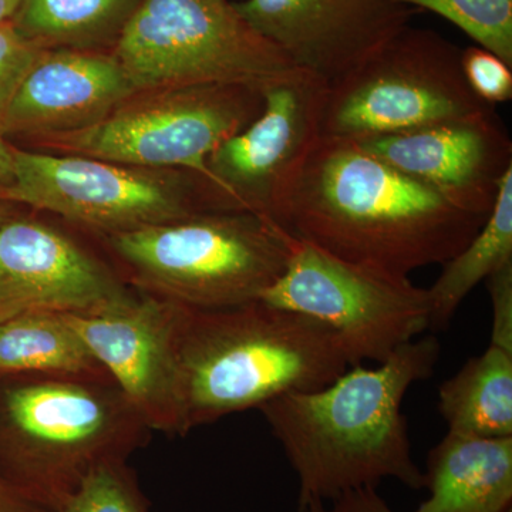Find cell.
I'll list each match as a JSON object with an SVG mask.
<instances>
[{"label":"cell","instance_id":"6da1fadb","mask_svg":"<svg viewBox=\"0 0 512 512\" xmlns=\"http://www.w3.org/2000/svg\"><path fill=\"white\" fill-rule=\"evenodd\" d=\"M487 218L457 208L352 141L320 137L275 222L346 261L393 274L444 265Z\"/></svg>","mask_w":512,"mask_h":512},{"label":"cell","instance_id":"7a4b0ae2","mask_svg":"<svg viewBox=\"0 0 512 512\" xmlns=\"http://www.w3.org/2000/svg\"><path fill=\"white\" fill-rule=\"evenodd\" d=\"M439 356L434 336L414 339L376 367L350 366L320 389L259 409L298 477L299 512L387 478L424 488L402 404L414 383L433 375Z\"/></svg>","mask_w":512,"mask_h":512},{"label":"cell","instance_id":"3957f363","mask_svg":"<svg viewBox=\"0 0 512 512\" xmlns=\"http://www.w3.org/2000/svg\"><path fill=\"white\" fill-rule=\"evenodd\" d=\"M177 367L184 437L284 394L320 389L350 362L338 336L318 320L255 301L221 309L181 306Z\"/></svg>","mask_w":512,"mask_h":512},{"label":"cell","instance_id":"277c9868","mask_svg":"<svg viewBox=\"0 0 512 512\" xmlns=\"http://www.w3.org/2000/svg\"><path fill=\"white\" fill-rule=\"evenodd\" d=\"M151 434L111 379L0 376V477L53 512L96 468L128 461Z\"/></svg>","mask_w":512,"mask_h":512},{"label":"cell","instance_id":"5b68a950","mask_svg":"<svg viewBox=\"0 0 512 512\" xmlns=\"http://www.w3.org/2000/svg\"><path fill=\"white\" fill-rule=\"evenodd\" d=\"M100 238L128 285L191 309L259 301L291 252V234L251 212H197Z\"/></svg>","mask_w":512,"mask_h":512},{"label":"cell","instance_id":"8992f818","mask_svg":"<svg viewBox=\"0 0 512 512\" xmlns=\"http://www.w3.org/2000/svg\"><path fill=\"white\" fill-rule=\"evenodd\" d=\"M113 57L137 92L192 86L262 92L295 69L231 0H141Z\"/></svg>","mask_w":512,"mask_h":512},{"label":"cell","instance_id":"52a82bcc","mask_svg":"<svg viewBox=\"0 0 512 512\" xmlns=\"http://www.w3.org/2000/svg\"><path fill=\"white\" fill-rule=\"evenodd\" d=\"M490 109L464 79L461 49L433 30L407 26L329 84L320 137L356 143Z\"/></svg>","mask_w":512,"mask_h":512},{"label":"cell","instance_id":"ba28073f","mask_svg":"<svg viewBox=\"0 0 512 512\" xmlns=\"http://www.w3.org/2000/svg\"><path fill=\"white\" fill-rule=\"evenodd\" d=\"M259 301L318 320L338 336L350 366L382 363L430 329L429 289L292 235L285 271Z\"/></svg>","mask_w":512,"mask_h":512},{"label":"cell","instance_id":"9c48e42d","mask_svg":"<svg viewBox=\"0 0 512 512\" xmlns=\"http://www.w3.org/2000/svg\"><path fill=\"white\" fill-rule=\"evenodd\" d=\"M261 90L238 86L168 87L137 92L96 126L49 138L77 156L133 167L180 170L211 183L207 161L256 119Z\"/></svg>","mask_w":512,"mask_h":512},{"label":"cell","instance_id":"30bf717a","mask_svg":"<svg viewBox=\"0 0 512 512\" xmlns=\"http://www.w3.org/2000/svg\"><path fill=\"white\" fill-rule=\"evenodd\" d=\"M15 178L0 201L52 212L96 232L120 234L208 210L198 175L13 147Z\"/></svg>","mask_w":512,"mask_h":512},{"label":"cell","instance_id":"8fae6325","mask_svg":"<svg viewBox=\"0 0 512 512\" xmlns=\"http://www.w3.org/2000/svg\"><path fill=\"white\" fill-rule=\"evenodd\" d=\"M326 92L328 83L298 67L262 89L261 113L208 158L211 211L251 212L275 222L320 138Z\"/></svg>","mask_w":512,"mask_h":512},{"label":"cell","instance_id":"7c38bea8","mask_svg":"<svg viewBox=\"0 0 512 512\" xmlns=\"http://www.w3.org/2000/svg\"><path fill=\"white\" fill-rule=\"evenodd\" d=\"M181 306L136 288L97 311L72 313L87 346L148 427L181 436L177 325Z\"/></svg>","mask_w":512,"mask_h":512},{"label":"cell","instance_id":"4fadbf2b","mask_svg":"<svg viewBox=\"0 0 512 512\" xmlns=\"http://www.w3.org/2000/svg\"><path fill=\"white\" fill-rule=\"evenodd\" d=\"M116 265L33 218L0 221V323L33 312L86 313L133 292Z\"/></svg>","mask_w":512,"mask_h":512},{"label":"cell","instance_id":"5bb4252c","mask_svg":"<svg viewBox=\"0 0 512 512\" xmlns=\"http://www.w3.org/2000/svg\"><path fill=\"white\" fill-rule=\"evenodd\" d=\"M235 8L293 66L332 84L409 26L392 0H242Z\"/></svg>","mask_w":512,"mask_h":512},{"label":"cell","instance_id":"9a60e30c","mask_svg":"<svg viewBox=\"0 0 512 512\" xmlns=\"http://www.w3.org/2000/svg\"><path fill=\"white\" fill-rule=\"evenodd\" d=\"M356 144L460 210L483 218L493 210L501 178L512 168L511 138L495 109Z\"/></svg>","mask_w":512,"mask_h":512},{"label":"cell","instance_id":"2e32d148","mask_svg":"<svg viewBox=\"0 0 512 512\" xmlns=\"http://www.w3.org/2000/svg\"><path fill=\"white\" fill-rule=\"evenodd\" d=\"M137 93L113 55L50 49L0 117L3 136L53 137L96 126Z\"/></svg>","mask_w":512,"mask_h":512},{"label":"cell","instance_id":"e0dca14e","mask_svg":"<svg viewBox=\"0 0 512 512\" xmlns=\"http://www.w3.org/2000/svg\"><path fill=\"white\" fill-rule=\"evenodd\" d=\"M424 488L413 512H512V437L447 431L427 457Z\"/></svg>","mask_w":512,"mask_h":512},{"label":"cell","instance_id":"ac0fdd59","mask_svg":"<svg viewBox=\"0 0 512 512\" xmlns=\"http://www.w3.org/2000/svg\"><path fill=\"white\" fill-rule=\"evenodd\" d=\"M111 379L87 346L72 313L33 312L0 323V376Z\"/></svg>","mask_w":512,"mask_h":512},{"label":"cell","instance_id":"d6986e66","mask_svg":"<svg viewBox=\"0 0 512 512\" xmlns=\"http://www.w3.org/2000/svg\"><path fill=\"white\" fill-rule=\"evenodd\" d=\"M439 413L451 433L512 437V352L490 343L441 384Z\"/></svg>","mask_w":512,"mask_h":512},{"label":"cell","instance_id":"ffe728a7","mask_svg":"<svg viewBox=\"0 0 512 512\" xmlns=\"http://www.w3.org/2000/svg\"><path fill=\"white\" fill-rule=\"evenodd\" d=\"M141 0H22L10 22L40 49L114 45Z\"/></svg>","mask_w":512,"mask_h":512},{"label":"cell","instance_id":"44dd1931","mask_svg":"<svg viewBox=\"0 0 512 512\" xmlns=\"http://www.w3.org/2000/svg\"><path fill=\"white\" fill-rule=\"evenodd\" d=\"M512 264V168L503 175L493 210L473 239L444 264L429 288L430 329L446 328L468 293Z\"/></svg>","mask_w":512,"mask_h":512},{"label":"cell","instance_id":"7402d4cb","mask_svg":"<svg viewBox=\"0 0 512 512\" xmlns=\"http://www.w3.org/2000/svg\"><path fill=\"white\" fill-rule=\"evenodd\" d=\"M443 16L512 67V0H392Z\"/></svg>","mask_w":512,"mask_h":512},{"label":"cell","instance_id":"603a6c76","mask_svg":"<svg viewBox=\"0 0 512 512\" xmlns=\"http://www.w3.org/2000/svg\"><path fill=\"white\" fill-rule=\"evenodd\" d=\"M150 501L128 461L104 464L83 481L62 512H150Z\"/></svg>","mask_w":512,"mask_h":512},{"label":"cell","instance_id":"cb8c5ba5","mask_svg":"<svg viewBox=\"0 0 512 512\" xmlns=\"http://www.w3.org/2000/svg\"><path fill=\"white\" fill-rule=\"evenodd\" d=\"M461 67L471 92L495 106L512 99V67L480 46L461 50Z\"/></svg>","mask_w":512,"mask_h":512},{"label":"cell","instance_id":"d4e9b609","mask_svg":"<svg viewBox=\"0 0 512 512\" xmlns=\"http://www.w3.org/2000/svg\"><path fill=\"white\" fill-rule=\"evenodd\" d=\"M43 50L20 35L12 22L0 23V117Z\"/></svg>","mask_w":512,"mask_h":512},{"label":"cell","instance_id":"484cf974","mask_svg":"<svg viewBox=\"0 0 512 512\" xmlns=\"http://www.w3.org/2000/svg\"><path fill=\"white\" fill-rule=\"evenodd\" d=\"M493 306V345L512 352V264L505 265L487 279Z\"/></svg>","mask_w":512,"mask_h":512},{"label":"cell","instance_id":"4316f807","mask_svg":"<svg viewBox=\"0 0 512 512\" xmlns=\"http://www.w3.org/2000/svg\"><path fill=\"white\" fill-rule=\"evenodd\" d=\"M305 512H396L377 493L376 488L367 487L349 491L328 503L309 505Z\"/></svg>","mask_w":512,"mask_h":512},{"label":"cell","instance_id":"83f0119b","mask_svg":"<svg viewBox=\"0 0 512 512\" xmlns=\"http://www.w3.org/2000/svg\"><path fill=\"white\" fill-rule=\"evenodd\" d=\"M0 512H53L19 493L0 477Z\"/></svg>","mask_w":512,"mask_h":512},{"label":"cell","instance_id":"f1b7e54d","mask_svg":"<svg viewBox=\"0 0 512 512\" xmlns=\"http://www.w3.org/2000/svg\"><path fill=\"white\" fill-rule=\"evenodd\" d=\"M15 178V158H13V147L10 146L6 137L0 131V194L8 190Z\"/></svg>","mask_w":512,"mask_h":512},{"label":"cell","instance_id":"f546056e","mask_svg":"<svg viewBox=\"0 0 512 512\" xmlns=\"http://www.w3.org/2000/svg\"><path fill=\"white\" fill-rule=\"evenodd\" d=\"M22 0H0V23L10 22Z\"/></svg>","mask_w":512,"mask_h":512},{"label":"cell","instance_id":"4dcf8cb0","mask_svg":"<svg viewBox=\"0 0 512 512\" xmlns=\"http://www.w3.org/2000/svg\"><path fill=\"white\" fill-rule=\"evenodd\" d=\"M6 202L0 201V221L3 220V218L9 217V211L8 208H6Z\"/></svg>","mask_w":512,"mask_h":512}]
</instances>
